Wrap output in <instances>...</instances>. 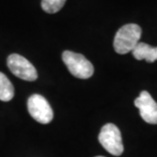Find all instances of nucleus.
Returning <instances> with one entry per match:
<instances>
[{
  "label": "nucleus",
  "mask_w": 157,
  "mask_h": 157,
  "mask_svg": "<svg viewBox=\"0 0 157 157\" xmlns=\"http://www.w3.org/2000/svg\"><path fill=\"white\" fill-rule=\"evenodd\" d=\"M14 96V89L10 81L4 74L0 73V100L4 102L10 101Z\"/></svg>",
  "instance_id": "obj_8"
},
{
  "label": "nucleus",
  "mask_w": 157,
  "mask_h": 157,
  "mask_svg": "<svg viewBox=\"0 0 157 157\" xmlns=\"http://www.w3.org/2000/svg\"><path fill=\"white\" fill-rule=\"evenodd\" d=\"M98 140L103 148L112 155L119 156L124 152L121 131L113 124H106L103 125L99 133Z\"/></svg>",
  "instance_id": "obj_3"
},
{
  "label": "nucleus",
  "mask_w": 157,
  "mask_h": 157,
  "mask_svg": "<svg viewBox=\"0 0 157 157\" xmlns=\"http://www.w3.org/2000/svg\"><path fill=\"white\" fill-rule=\"evenodd\" d=\"M135 106L139 109L141 117L146 122L157 124V103L147 91H142L139 97L135 99Z\"/></svg>",
  "instance_id": "obj_6"
},
{
  "label": "nucleus",
  "mask_w": 157,
  "mask_h": 157,
  "mask_svg": "<svg viewBox=\"0 0 157 157\" xmlns=\"http://www.w3.org/2000/svg\"><path fill=\"white\" fill-rule=\"evenodd\" d=\"M132 52L137 60L144 59L150 63L157 60V47H152L146 43L139 42Z\"/></svg>",
  "instance_id": "obj_7"
},
{
  "label": "nucleus",
  "mask_w": 157,
  "mask_h": 157,
  "mask_svg": "<svg viewBox=\"0 0 157 157\" xmlns=\"http://www.w3.org/2000/svg\"><path fill=\"white\" fill-rule=\"evenodd\" d=\"M62 60L74 77L85 80L93 76V64L83 54L67 50L62 53Z\"/></svg>",
  "instance_id": "obj_2"
},
{
  "label": "nucleus",
  "mask_w": 157,
  "mask_h": 157,
  "mask_svg": "<svg viewBox=\"0 0 157 157\" xmlns=\"http://www.w3.org/2000/svg\"><path fill=\"white\" fill-rule=\"evenodd\" d=\"M96 157H104V156H96Z\"/></svg>",
  "instance_id": "obj_10"
},
{
  "label": "nucleus",
  "mask_w": 157,
  "mask_h": 157,
  "mask_svg": "<svg viewBox=\"0 0 157 157\" xmlns=\"http://www.w3.org/2000/svg\"><path fill=\"white\" fill-rule=\"evenodd\" d=\"M142 29L136 24H128L121 27L115 34L113 47L118 54H127L133 51L140 42Z\"/></svg>",
  "instance_id": "obj_1"
},
{
  "label": "nucleus",
  "mask_w": 157,
  "mask_h": 157,
  "mask_svg": "<svg viewBox=\"0 0 157 157\" xmlns=\"http://www.w3.org/2000/svg\"><path fill=\"white\" fill-rule=\"evenodd\" d=\"M7 67L14 76L21 80L33 82L38 78L35 67L27 58L17 53L10 54L7 57Z\"/></svg>",
  "instance_id": "obj_4"
},
{
  "label": "nucleus",
  "mask_w": 157,
  "mask_h": 157,
  "mask_svg": "<svg viewBox=\"0 0 157 157\" xmlns=\"http://www.w3.org/2000/svg\"><path fill=\"white\" fill-rule=\"evenodd\" d=\"M65 1L67 0H42L41 5L47 13H56L63 7Z\"/></svg>",
  "instance_id": "obj_9"
},
{
  "label": "nucleus",
  "mask_w": 157,
  "mask_h": 157,
  "mask_svg": "<svg viewBox=\"0 0 157 157\" xmlns=\"http://www.w3.org/2000/svg\"><path fill=\"white\" fill-rule=\"evenodd\" d=\"M28 110L31 117L40 124H47L53 118L51 106L48 101L39 94H34L28 99Z\"/></svg>",
  "instance_id": "obj_5"
}]
</instances>
